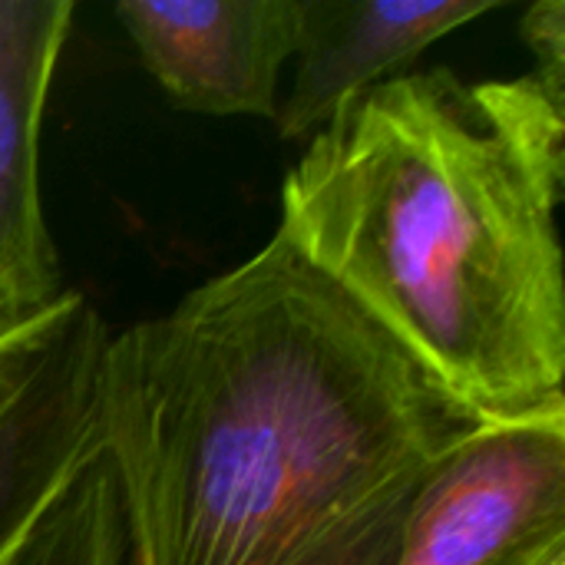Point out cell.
<instances>
[{
    "label": "cell",
    "instance_id": "obj_6",
    "mask_svg": "<svg viewBox=\"0 0 565 565\" xmlns=\"http://www.w3.org/2000/svg\"><path fill=\"white\" fill-rule=\"evenodd\" d=\"M73 0H0V334L63 298L43 218L40 132Z\"/></svg>",
    "mask_w": 565,
    "mask_h": 565
},
{
    "label": "cell",
    "instance_id": "obj_1",
    "mask_svg": "<svg viewBox=\"0 0 565 565\" xmlns=\"http://www.w3.org/2000/svg\"><path fill=\"white\" fill-rule=\"evenodd\" d=\"M132 565H394L480 420L275 232L99 374Z\"/></svg>",
    "mask_w": 565,
    "mask_h": 565
},
{
    "label": "cell",
    "instance_id": "obj_5",
    "mask_svg": "<svg viewBox=\"0 0 565 565\" xmlns=\"http://www.w3.org/2000/svg\"><path fill=\"white\" fill-rule=\"evenodd\" d=\"M113 13L182 109L275 119L301 0H119Z\"/></svg>",
    "mask_w": 565,
    "mask_h": 565
},
{
    "label": "cell",
    "instance_id": "obj_2",
    "mask_svg": "<svg viewBox=\"0 0 565 565\" xmlns=\"http://www.w3.org/2000/svg\"><path fill=\"white\" fill-rule=\"evenodd\" d=\"M565 93L401 73L285 175L278 232L480 424L565 411Z\"/></svg>",
    "mask_w": 565,
    "mask_h": 565
},
{
    "label": "cell",
    "instance_id": "obj_4",
    "mask_svg": "<svg viewBox=\"0 0 565 565\" xmlns=\"http://www.w3.org/2000/svg\"><path fill=\"white\" fill-rule=\"evenodd\" d=\"M109 328L79 291L0 334V565L99 450Z\"/></svg>",
    "mask_w": 565,
    "mask_h": 565
},
{
    "label": "cell",
    "instance_id": "obj_7",
    "mask_svg": "<svg viewBox=\"0 0 565 565\" xmlns=\"http://www.w3.org/2000/svg\"><path fill=\"white\" fill-rule=\"evenodd\" d=\"M507 0H301L295 76L278 99L281 139H311L361 93L407 73L430 43Z\"/></svg>",
    "mask_w": 565,
    "mask_h": 565
},
{
    "label": "cell",
    "instance_id": "obj_8",
    "mask_svg": "<svg viewBox=\"0 0 565 565\" xmlns=\"http://www.w3.org/2000/svg\"><path fill=\"white\" fill-rule=\"evenodd\" d=\"M3 565H132L122 500L103 444Z\"/></svg>",
    "mask_w": 565,
    "mask_h": 565
},
{
    "label": "cell",
    "instance_id": "obj_9",
    "mask_svg": "<svg viewBox=\"0 0 565 565\" xmlns=\"http://www.w3.org/2000/svg\"><path fill=\"white\" fill-rule=\"evenodd\" d=\"M520 36L533 53V76L565 93V0H536L520 20Z\"/></svg>",
    "mask_w": 565,
    "mask_h": 565
},
{
    "label": "cell",
    "instance_id": "obj_3",
    "mask_svg": "<svg viewBox=\"0 0 565 565\" xmlns=\"http://www.w3.org/2000/svg\"><path fill=\"white\" fill-rule=\"evenodd\" d=\"M394 565H565V411L480 424L447 450Z\"/></svg>",
    "mask_w": 565,
    "mask_h": 565
}]
</instances>
